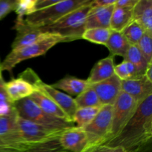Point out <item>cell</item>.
Masks as SVG:
<instances>
[{
  "label": "cell",
  "mask_w": 152,
  "mask_h": 152,
  "mask_svg": "<svg viewBox=\"0 0 152 152\" xmlns=\"http://www.w3.org/2000/svg\"><path fill=\"white\" fill-rule=\"evenodd\" d=\"M152 137V94L139 104L133 117L121 132L103 144L120 147L126 152H140Z\"/></svg>",
  "instance_id": "cell-1"
},
{
  "label": "cell",
  "mask_w": 152,
  "mask_h": 152,
  "mask_svg": "<svg viewBox=\"0 0 152 152\" xmlns=\"http://www.w3.org/2000/svg\"><path fill=\"white\" fill-rule=\"evenodd\" d=\"M91 4L65 15L48 26L39 28L42 33L54 34L64 39V42L83 39L86 31V21L91 10Z\"/></svg>",
  "instance_id": "cell-2"
},
{
  "label": "cell",
  "mask_w": 152,
  "mask_h": 152,
  "mask_svg": "<svg viewBox=\"0 0 152 152\" xmlns=\"http://www.w3.org/2000/svg\"><path fill=\"white\" fill-rule=\"evenodd\" d=\"M59 42H64V39L54 34L21 48L11 50L2 62H0V71L10 72L22 61L45 54L51 48Z\"/></svg>",
  "instance_id": "cell-3"
},
{
  "label": "cell",
  "mask_w": 152,
  "mask_h": 152,
  "mask_svg": "<svg viewBox=\"0 0 152 152\" xmlns=\"http://www.w3.org/2000/svg\"><path fill=\"white\" fill-rule=\"evenodd\" d=\"M93 0H60L59 2L25 18L27 24L36 28L48 26L71 12L91 4Z\"/></svg>",
  "instance_id": "cell-4"
},
{
  "label": "cell",
  "mask_w": 152,
  "mask_h": 152,
  "mask_svg": "<svg viewBox=\"0 0 152 152\" xmlns=\"http://www.w3.org/2000/svg\"><path fill=\"white\" fill-rule=\"evenodd\" d=\"M14 107L18 117L41 126L58 130H66L75 126L73 123L48 114L29 97L14 102Z\"/></svg>",
  "instance_id": "cell-5"
},
{
  "label": "cell",
  "mask_w": 152,
  "mask_h": 152,
  "mask_svg": "<svg viewBox=\"0 0 152 152\" xmlns=\"http://www.w3.org/2000/svg\"><path fill=\"white\" fill-rule=\"evenodd\" d=\"M19 77H22L31 83L36 91H39L40 93L50 98L66 114L70 121L73 123V117L78 108L74 98L61 91L54 88L51 85L45 83L31 68L25 70L19 75Z\"/></svg>",
  "instance_id": "cell-6"
},
{
  "label": "cell",
  "mask_w": 152,
  "mask_h": 152,
  "mask_svg": "<svg viewBox=\"0 0 152 152\" xmlns=\"http://www.w3.org/2000/svg\"><path fill=\"white\" fill-rule=\"evenodd\" d=\"M111 123L112 105H102L94 119L83 129L87 135L88 143L87 150L103 145L110 139Z\"/></svg>",
  "instance_id": "cell-7"
},
{
  "label": "cell",
  "mask_w": 152,
  "mask_h": 152,
  "mask_svg": "<svg viewBox=\"0 0 152 152\" xmlns=\"http://www.w3.org/2000/svg\"><path fill=\"white\" fill-rule=\"evenodd\" d=\"M138 104L129 94L122 91L112 105V123L110 139L117 136L136 111Z\"/></svg>",
  "instance_id": "cell-8"
},
{
  "label": "cell",
  "mask_w": 152,
  "mask_h": 152,
  "mask_svg": "<svg viewBox=\"0 0 152 152\" xmlns=\"http://www.w3.org/2000/svg\"><path fill=\"white\" fill-rule=\"evenodd\" d=\"M18 125L25 141L30 145L42 143L59 139L65 130L50 129L18 117Z\"/></svg>",
  "instance_id": "cell-9"
},
{
  "label": "cell",
  "mask_w": 152,
  "mask_h": 152,
  "mask_svg": "<svg viewBox=\"0 0 152 152\" xmlns=\"http://www.w3.org/2000/svg\"><path fill=\"white\" fill-rule=\"evenodd\" d=\"M17 119V113L0 116V139L11 148L22 152L34 145L28 144L22 137Z\"/></svg>",
  "instance_id": "cell-10"
},
{
  "label": "cell",
  "mask_w": 152,
  "mask_h": 152,
  "mask_svg": "<svg viewBox=\"0 0 152 152\" xmlns=\"http://www.w3.org/2000/svg\"><path fill=\"white\" fill-rule=\"evenodd\" d=\"M14 28L16 29V34L12 43V50L34 44L50 35V34L42 33L39 28L31 26L27 24L25 20L22 22H15Z\"/></svg>",
  "instance_id": "cell-11"
},
{
  "label": "cell",
  "mask_w": 152,
  "mask_h": 152,
  "mask_svg": "<svg viewBox=\"0 0 152 152\" xmlns=\"http://www.w3.org/2000/svg\"><path fill=\"white\" fill-rule=\"evenodd\" d=\"M121 80L114 74L110 78L91 85L94 90L102 105H113L122 91Z\"/></svg>",
  "instance_id": "cell-12"
},
{
  "label": "cell",
  "mask_w": 152,
  "mask_h": 152,
  "mask_svg": "<svg viewBox=\"0 0 152 152\" xmlns=\"http://www.w3.org/2000/svg\"><path fill=\"white\" fill-rule=\"evenodd\" d=\"M59 142L63 149L69 152H85L88 145L86 132L76 126L64 131Z\"/></svg>",
  "instance_id": "cell-13"
},
{
  "label": "cell",
  "mask_w": 152,
  "mask_h": 152,
  "mask_svg": "<svg viewBox=\"0 0 152 152\" xmlns=\"http://www.w3.org/2000/svg\"><path fill=\"white\" fill-rule=\"evenodd\" d=\"M122 91L130 95L139 105L152 94V82L145 76L121 82Z\"/></svg>",
  "instance_id": "cell-14"
},
{
  "label": "cell",
  "mask_w": 152,
  "mask_h": 152,
  "mask_svg": "<svg viewBox=\"0 0 152 152\" xmlns=\"http://www.w3.org/2000/svg\"><path fill=\"white\" fill-rule=\"evenodd\" d=\"M4 88L12 103L29 97L35 91L31 83L21 77L4 83Z\"/></svg>",
  "instance_id": "cell-15"
},
{
  "label": "cell",
  "mask_w": 152,
  "mask_h": 152,
  "mask_svg": "<svg viewBox=\"0 0 152 152\" xmlns=\"http://www.w3.org/2000/svg\"><path fill=\"white\" fill-rule=\"evenodd\" d=\"M114 9V5L105 7H91L86 18V30L91 28H110V22Z\"/></svg>",
  "instance_id": "cell-16"
},
{
  "label": "cell",
  "mask_w": 152,
  "mask_h": 152,
  "mask_svg": "<svg viewBox=\"0 0 152 152\" xmlns=\"http://www.w3.org/2000/svg\"><path fill=\"white\" fill-rule=\"evenodd\" d=\"M132 21L137 22L145 32L152 34L151 0H138L132 9Z\"/></svg>",
  "instance_id": "cell-17"
},
{
  "label": "cell",
  "mask_w": 152,
  "mask_h": 152,
  "mask_svg": "<svg viewBox=\"0 0 152 152\" xmlns=\"http://www.w3.org/2000/svg\"><path fill=\"white\" fill-rule=\"evenodd\" d=\"M114 56L109 55L95 64L91 69L87 82L89 85L100 83L114 75Z\"/></svg>",
  "instance_id": "cell-18"
},
{
  "label": "cell",
  "mask_w": 152,
  "mask_h": 152,
  "mask_svg": "<svg viewBox=\"0 0 152 152\" xmlns=\"http://www.w3.org/2000/svg\"><path fill=\"white\" fill-rule=\"evenodd\" d=\"M29 98L33 102H35L43 111L47 113L49 115L62 119L65 121L71 122L66 114L54 102H53L50 98L46 96L45 95L40 93L39 91L35 90L34 93L29 96Z\"/></svg>",
  "instance_id": "cell-19"
},
{
  "label": "cell",
  "mask_w": 152,
  "mask_h": 152,
  "mask_svg": "<svg viewBox=\"0 0 152 152\" xmlns=\"http://www.w3.org/2000/svg\"><path fill=\"white\" fill-rule=\"evenodd\" d=\"M54 88L63 91L72 96H78L90 87L86 80H81L74 77H66L51 85Z\"/></svg>",
  "instance_id": "cell-20"
},
{
  "label": "cell",
  "mask_w": 152,
  "mask_h": 152,
  "mask_svg": "<svg viewBox=\"0 0 152 152\" xmlns=\"http://www.w3.org/2000/svg\"><path fill=\"white\" fill-rule=\"evenodd\" d=\"M105 46L109 50L111 56H120L124 57L127 53L130 45L121 32L111 31L110 37Z\"/></svg>",
  "instance_id": "cell-21"
},
{
  "label": "cell",
  "mask_w": 152,
  "mask_h": 152,
  "mask_svg": "<svg viewBox=\"0 0 152 152\" xmlns=\"http://www.w3.org/2000/svg\"><path fill=\"white\" fill-rule=\"evenodd\" d=\"M132 22V9L117 7L114 6L110 22L111 31L121 32L130 22Z\"/></svg>",
  "instance_id": "cell-22"
},
{
  "label": "cell",
  "mask_w": 152,
  "mask_h": 152,
  "mask_svg": "<svg viewBox=\"0 0 152 152\" xmlns=\"http://www.w3.org/2000/svg\"><path fill=\"white\" fill-rule=\"evenodd\" d=\"M123 58L124 60L130 62L136 67L139 77L145 75L148 65L151 64L147 62L137 45H130L127 53Z\"/></svg>",
  "instance_id": "cell-23"
},
{
  "label": "cell",
  "mask_w": 152,
  "mask_h": 152,
  "mask_svg": "<svg viewBox=\"0 0 152 152\" xmlns=\"http://www.w3.org/2000/svg\"><path fill=\"white\" fill-rule=\"evenodd\" d=\"M101 107H86L77 108L73 117V123L74 126L77 128L84 129L94 119Z\"/></svg>",
  "instance_id": "cell-24"
},
{
  "label": "cell",
  "mask_w": 152,
  "mask_h": 152,
  "mask_svg": "<svg viewBox=\"0 0 152 152\" xmlns=\"http://www.w3.org/2000/svg\"><path fill=\"white\" fill-rule=\"evenodd\" d=\"M77 108H86V107H101L99 99L91 87L88 88L86 91L76 96L74 99Z\"/></svg>",
  "instance_id": "cell-25"
},
{
  "label": "cell",
  "mask_w": 152,
  "mask_h": 152,
  "mask_svg": "<svg viewBox=\"0 0 152 152\" xmlns=\"http://www.w3.org/2000/svg\"><path fill=\"white\" fill-rule=\"evenodd\" d=\"M110 28H91L86 29L83 35V39L91 42L105 45L111 34Z\"/></svg>",
  "instance_id": "cell-26"
},
{
  "label": "cell",
  "mask_w": 152,
  "mask_h": 152,
  "mask_svg": "<svg viewBox=\"0 0 152 152\" xmlns=\"http://www.w3.org/2000/svg\"><path fill=\"white\" fill-rule=\"evenodd\" d=\"M130 45H136L143 36V28L135 21H132L121 31Z\"/></svg>",
  "instance_id": "cell-27"
},
{
  "label": "cell",
  "mask_w": 152,
  "mask_h": 152,
  "mask_svg": "<svg viewBox=\"0 0 152 152\" xmlns=\"http://www.w3.org/2000/svg\"><path fill=\"white\" fill-rule=\"evenodd\" d=\"M114 74L121 81L140 77L138 76L136 67L130 62L126 60H123V62L114 66Z\"/></svg>",
  "instance_id": "cell-28"
},
{
  "label": "cell",
  "mask_w": 152,
  "mask_h": 152,
  "mask_svg": "<svg viewBox=\"0 0 152 152\" xmlns=\"http://www.w3.org/2000/svg\"><path fill=\"white\" fill-rule=\"evenodd\" d=\"M3 80L1 72L0 71V116H7L16 114L14 103H12L8 99Z\"/></svg>",
  "instance_id": "cell-29"
},
{
  "label": "cell",
  "mask_w": 152,
  "mask_h": 152,
  "mask_svg": "<svg viewBox=\"0 0 152 152\" xmlns=\"http://www.w3.org/2000/svg\"><path fill=\"white\" fill-rule=\"evenodd\" d=\"M36 0H17L14 11L16 13V22H22L25 17L35 12Z\"/></svg>",
  "instance_id": "cell-30"
},
{
  "label": "cell",
  "mask_w": 152,
  "mask_h": 152,
  "mask_svg": "<svg viewBox=\"0 0 152 152\" xmlns=\"http://www.w3.org/2000/svg\"><path fill=\"white\" fill-rule=\"evenodd\" d=\"M65 150L61 145L59 139L42 142L32 145L22 152H63Z\"/></svg>",
  "instance_id": "cell-31"
},
{
  "label": "cell",
  "mask_w": 152,
  "mask_h": 152,
  "mask_svg": "<svg viewBox=\"0 0 152 152\" xmlns=\"http://www.w3.org/2000/svg\"><path fill=\"white\" fill-rule=\"evenodd\" d=\"M148 63H152V34L145 32L136 45Z\"/></svg>",
  "instance_id": "cell-32"
},
{
  "label": "cell",
  "mask_w": 152,
  "mask_h": 152,
  "mask_svg": "<svg viewBox=\"0 0 152 152\" xmlns=\"http://www.w3.org/2000/svg\"><path fill=\"white\" fill-rule=\"evenodd\" d=\"M16 1L17 0H0V19L10 12L14 11Z\"/></svg>",
  "instance_id": "cell-33"
},
{
  "label": "cell",
  "mask_w": 152,
  "mask_h": 152,
  "mask_svg": "<svg viewBox=\"0 0 152 152\" xmlns=\"http://www.w3.org/2000/svg\"><path fill=\"white\" fill-rule=\"evenodd\" d=\"M85 152H126L120 147H111L101 145L93 147Z\"/></svg>",
  "instance_id": "cell-34"
},
{
  "label": "cell",
  "mask_w": 152,
  "mask_h": 152,
  "mask_svg": "<svg viewBox=\"0 0 152 152\" xmlns=\"http://www.w3.org/2000/svg\"><path fill=\"white\" fill-rule=\"evenodd\" d=\"M60 0H36L35 11L41 10L56 4Z\"/></svg>",
  "instance_id": "cell-35"
},
{
  "label": "cell",
  "mask_w": 152,
  "mask_h": 152,
  "mask_svg": "<svg viewBox=\"0 0 152 152\" xmlns=\"http://www.w3.org/2000/svg\"><path fill=\"white\" fill-rule=\"evenodd\" d=\"M138 0H117L114 6L117 7H125V8H132L134 7Z\"/></svg>",
  "instance_id": "cell-36"
},
{
  "label": "cell",
  "mask_w": 152,
  "mask_h": 152,
  "mask_svg": "<svg viewBox=\"0 0 152 152\" xmlns=\"http://www.w3.org/2000/svg\"><path fill=\"white\" fill-rule=\"evenodd\" d=\"M117 0H96L91 4V7H105L108 6L114 5Z\"/></svg>",
  "instance_id": "cell-37"
},
{
  "label": "cell",
  "mask_w": 152,
  "mask_h": 152,
  "mask_svg": "<svg viewBox=\"0 0 152 152\" xmlns=\"http://www.w3.org/2000/svg\"><path fill=\"white\" fill-rule=\"evenodd\" d=\"M0 152H21L15 150L14 148H11L7 144L4 143L1 139H0Z\"/></svg>",
  "instance_id": "cell-38"
},
{
  "label": "cell",
  "mask_w": 152,
  "mask_h": 152,
  "mask_svg": "<svg viewBox=\"0 0 152 152\" xmlns=\"http://www.w3.org/2000/svg\"><path fill=\"white\" fill-rule=\"evenodd\" d=\"M152 63L149 64L148 66V68H147L146 71H145V77H146L147 79H148L149 81L152 82Z\"/></svg>",
  "instance_id": "cell-39"
},
{
  "label": "cell",
  "mask_w": 152,
  "mask_h": 152,
  "mask_svg": "<svg viewBox=\"0 0 152 152\" xmlns=\"http://www.w3.org/2000/svg\"><path fill=\"white\" fill-rule=\"evenodd\" d=\"M63 152H69V151H64Z\"/></svg>",
  "instance_id": "cell-40"
}]
</instances>
